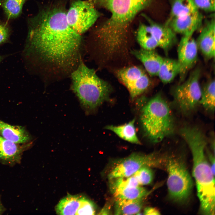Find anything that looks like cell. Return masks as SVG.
Here are the masks:
<instances>
[{"label": "cell", "instance_id": "1", "mask_svg": "<svg viewBox=\"0 0 215 215\" xmlns=\"http://www.w3.org/2000/svg\"><path fill=\"white\" fill-rule=\"evenodd\" d=\"M67 10L60 5H48L28 21L30 48L46 72L70 73L81 60V35L68 24Z\"/></svg>", "mask_w": 215, "mask_h": 215}, {"label": "cell", "instance_id": "2", "mask_svg": "<svg viewBox=\"0 0 215 215\" xmlns=\"http://www.w3.org/2000/svg\"><path fill=\"white\" fill-rule=\"evenodd\" d=\"M95 6L107 10L110 17L94 32L96 45L101 51L113 55L120 53L127 43L130 24L136 16L152 0H92Z\"/></svg>", "mask_w": 215, "mask_h": 215}, {"label": "cell", "instance_id": "3", "mask_svg": "<svg viewBox=\"0 0 215 215\" xmlns=\"http://www.w3.org/2000/svg\"><path fill=\"white\" fill-rule=\"evenodd\" d=\"M179 134L188 145L193 159V175L202 213L215 214V176L205 155L207 140L203 132L196 127H185Z\"/></svg>", "mask_w": 215, "mask_h": 215}, {"label": "cell", "instance_id": "4", "mask_svg": "<svg viewBox=\"0 0 215 215\" xmlns=\"http://www.w3.org/2000/svg\"><path fill=\"white\" fill-rule=\"evenodd\" d=\"M70 74L72 89L85 109L93 110L108 100L111 91L110 84L82 60Z\"/></svg>", "mask_w": 215, "mask_h": 215}, {"label": "cell", "instance_id": "5", "mask_svg": "<svg viewBox=\"0 0 215 215\" xmlns=\"http://www.w3.org/2000/svg\"><path fill=\"white\" fill-rule=\"evenodd\" d=\"M140 120L146 136L157 143L172 134L174 123L170 107L161 94L150 99L141 110Z\"/></svg>", "mask_w": 215, "mask_h": 215}, {"label": "cell", "instance_id": "6", "mask_svg": "<svg viewBox=\"0 0 215 215\" xmlns=\"http://www.w3.org/2000/svg\"><path fill=\"white\" fill-rule=\"evenodd\" d=\"M167 160V185L169 196L174 202L183 203L188 199L191 193L192 179L181 160L174 158Z\"/></svg>", "mask_w": 215, "mask_h": 215}, {"label": "cell", "instance_id": "7", "mask_svg": "<svg viewBox=\"0 0 215 215\" xmlns=\"http://www.w3.org/2000/svg\"><path fill=\"white\" fill-rule=\"evenodd\" d=\"M100 15L92 0H75L66 13L70 26L81 35L93 25Z\"/></svg>", "mask_w": 215, "mask_h": 215}, {"label": "cell", "instance_id": "8", "mask_svg": "<svg viewBox=\"0 0 215 215\" xmlns=\"http://www.w3.org/2000/svg\"><path fill=\"white\" fill-rule=\"evenodd\" d=\"M200 74V69L196 68L188 79L177 85L173 91L174 101L184 113L193 111L199 103L202 91L199 83Z\"/></svg>", "mask_w": 215, "mask_h": 215}, {"label": "cell", "instance_id": "9", "mask_svg": "<svg viewBox=\"0 0 215 215\" xmlns=\"http://www.w3.org/2000/svg\"><path fill=\"white\" fill-rule=\"evenodd\" d=\"M158 160L153 153L147 155L133 153L117 163L109 174L108 177L111 179L131 176L142 167L158 165Z\"/></svg>", "mask_w": 215, "mask_h": 215}, {"label": "cell", "instance_id": "10", "mask_svg": "<svg viewBox=\"0 0 215 215\" xmlns=\"http://www.w3.org/2000/svg\"><path fill=\"white\" fill-rule=\"evenodd\" d=\"M198 49L196 41L192 36H183L177 48V60L180 67L179 75L182 82L188 71L196 64Z\"/></svg>", "mask_w": 215, "mask_h": 215}, {"label": "cell", "instance_id": "11", "mask_svg": "<svg viewBox=\"0 0 215 215\" xmlns=\"http://www.w3.org/2000/svg\"><path fill=\"white\" fill-rule=\"evenodd\" d=\"M203 17L198 10L193 13L168 20L166 23L176 33L183 36H191L201 28Z\"/></svg>", "mask_w": 215, "mask_h": 215}, {"label": "cell", "instance_id": "12", "mask_svg": "<svg viewBox=\"0 0 215 215\" xmlns=\"http://www.w3.org/2000/svg\"><path fill=\"white\" fill-rule=\"evenodd\" d=\"M142 16L150 26L158 47L167 52L176 42V33L167 24L156 22L145 14H142Z\"/></svg>", "mask_w": 215, "mask_h": 215}, {"label": "cell", "instance_id": "13", "mask_svg": "<svg viewBox=\"0 0 215 215\" xmlns=\"http://www.w3.org/2000/svg\"><path fill=\"white\" fill-rule=\"evenodd\" d=\"M196 41L198 49L207 59L214 58L215 46L214 15L207 21Z\"/></svg>", "mask_w": 215, "mask_h": 215}, {"label": "cell", "instance_id": "14", "mask_svg": "<svg viewBox=\"0 0 215 215\" xmlns=\"http://www.w3.org/2000/svg\"><path fill=\"white\" fill-rule=\"evenodd\" d=\"M131 53L143 64L146 71L150 76H157L164 58L154 50L141 48L133 50Z\"/></svg>", "mask_w": 215, "mask_h": 215}, {"label": "cell", "instance_id": "15", "mask_svg": "<svg viewBox=\"0 0 215 215\" xmlns=\"http://www.w3.org/2000/svg\"><path fill=\"white\" fill-rule=\"evenodd\" d=\"M0 134L6 139L17 144L25 143L30 139L24 127L10 125L0 120Z\"/></svg>", "mask_w": 215, "mask_h": 215}, {"label": "cell", "instance_id": "16", "mask_svg": "<svg viewBox=\"0 0 215 215\" xmlns=\"http://www.w3.org/2000/svg\"><path fill=\"white\" fill-rule=\"evenodd\" d=\"M180 72V67L177 60L164 58L157 76L164 84L172 82Z\"/></svg>", "mask_w": 215, "mask_h": 215}, {"label": "cell", "instance_id": "17", "mask_svg": "<svg viewBox=\"0 0 215 215\" xmlns=\"http://www.w3.org/2000/svg\"><path fill=\"white\" fill-rule=\"evenodd\" d=\"M144 198L134 199H116L115 214H138L142 207Z\"/></svg>", "mask_w": 215, "mask_h": 215}, {"label": "cell", "instance_id": "18", "mask_svg": "<svg viewBox=\"0 0 215 215\" xmlns=\"http://www.w3.org/2000/svg\"><path fill=\"white\" fill-rule=\"evenodd\" d=\"M18 144L0 136V159L10 162L18 161L22 148Z\"/></svg>", "mask_w": 215, "mask_h": 215}, {"label": "cell", "instance_id": "19", "mask_svg": "<svg viewBox=\"0 0 215 215\" xmlns=\"http://www.w3.org/2000/svg\"><path fill=\"white\" fill-rule=\"evenodd\" d=\"M135 119L128 123L119 126L108 125L105 128L116 134L120 138L131 143L140 144L136 135L135 126Z\"/></svg>", "mask_w": 215, "mask_h": 215}, {"label": "cell", "instance_id": "20", "mask_svg": "<svg viewBox=\"0 0 215 215\" xmlns=\"http://www.w3.org/2000/svg\"><path fill=\"white\" fill-rule=\"evenodd\" d=\"M136 37L141 48L148 50H154L158 47V43L148 24L142 23L139 24Z\"/></svg>", "mask_w": 215, "mask_h": 215}, {"label": "cell", "instance_id": "21", "mask_svg": "<svg viewBox=\"0 0 215 215\" xmlns=\"http://www.w3.org/2000/svg\"><path fill=\"white\" fill-rule=\"evenodd\" d=\"M116 199H134L144 198L148 194L147 190L140 186L135 188L110 187Z\"/></svg>", "mask_w": 215, "mask_h": 215}, {"label": "cell", "instance_id": "22", "mask_svg": "<svg viewBox=\"0 0 215 215\" xmlns=\"http://www.w3.org/2000/svg\"><path fill=\"white\" fill-rule=\"evenodd\" d=\"M81 196L67 195L62 199L55 208L57 214L59 215H76L79 205Z\"/></svg>", "mask_w": 215, "mask_h": 215}, {"label": "cell", "instance_id": "23", "mask_svg": "<svg viewBox=\"0 0 215 215\" xmlns=\"http://www.w3.org/2000/svg\"><path fill=\"white\" fill-rule=\"evenodd\" d=\"M199 10L192 0H173L168 20L194 13Z\"/></svg>", "mask_w": 215, "mask_h": 215}, {"label": "cell", "instance_id": "24", "mask_svg": "<svg viewBox=\"0 0 215 215\" xmlns=\"http://www.w3.org/2000/svg\"><path fill=\"white\" fill-rule=\"evenodd\" d=\"M145 73L140 67L134 66L120 69L116 75L118 79L128 89Z\"/></svg>", "mask_w": 215, "mask_h": 215}, {"label": "cell", "instance_id": "25", "mask_svg": "<svg viewBox=\"0 0 215 215\" xmlns=\"http://www.w3.org/2000/svg\"><path fill=\"white\" fill-rule=\"evenodd\" d=\"M215 81L214 79L208 82L202 89L199 101L206 110L214 111L215 106Z\"/></svg>", "mask_w": 215, "mask_h": 215}, {"label": "cell", "instance_id": "26", "mask_svg": "<svg viewBox=\"0 0 215 215\" xmlns=\"http://www.w3.org/2000/svg\"><path fill=\"white\" fill-rule=\"evenodd\" d=\"M26 0H4L2 7L8 19L17 17L21 12L23 6Z\"/></svg>", "mask_w": 215, "mask_h": 215}, {"label": "cell", "instance_id": "27", "mask_svg": "<svg viewBox=\"0 0 215 215\" xmlns=\"http://www.w3.org/2000/svg\"><path fill=\"white\" fill-rule=\"evenodd\" d=\"M149 85V79L145 73L127 89L131 98L133 99L146 91Z\"/></svg>", "mask_w": 215, "mask_h": 215}, {"label": "cell", "instance_id": "28", "mask_svg": "<svg viewBox=\"0 0 215 215\" xmlns=\"http://www.w3.org/2000/svg\"><path fill=\"white\" fill-rule=\"evenodd\" d=\"M148 166L141 168L132 175L137 180L140 185H146L150 184L153 179L152 170Z\"/></svg>", "mask_w": 215, "mask_h": 215}, {"label": "cell", "instance_id": "29", "mask_svg": "<svg viewBox=\"0 0 215 215\" xmlns=\"http://www.w3.org/2000/svg\"><path fill=\"white\" fill-rule=\"evenodd\" d=\"M110 187H137L140 185L136 178L133 175L128 177H120L111 179Z\"/></svg>", "mask_w": 215, "mask_h": 215}, {"label": "cell", "instance_id": "30", "mask_svg": "<svg viewBox=\"0 0 215 215\" xmlns=\"http://www.w3.org/2000/svg\"><path fill=\"white\" fill-rule=\"evenodd\" d=\"M95 213L94 203L88 199L81 196L79 205L76 215H94Z\"/></svg>", "mask_w": 215, "mask_h": 215}, {"label": "cell", "instance_id": "31", "mask_svg": "<svg viewBox=\"0 0 215 215\" xmlns=\"http://www.w3.org/2000/svg\"><path fill=\"white\" fill-rule=\"evenodd\" d=\"M199 10L207 12H214L215 10V0H192Z\"/></svg>", "mask_w": 215, "mask_h": 215}, {"label": "cell", "instance_id": "32", "mask_svg": "<svg viewBox=\"0 0 215 215\" xmlns=\"http://www.w3.org/2000/svg\"><path fill=\"white\" fill-rule=\"evenodd\" d=\"M9 35V28L5 24L0 23V44L5 42Z\"/></svg>", "mask_w": 215, "mask_h": 215}, {"label": "cell", "instance_id": "33", "mask_svg": "<svg viewBox=\"0 0 215 215\" xmlns=\"http://www.w3.org/2000/svg\"><path fill=\"white\" fill-rule=\"evenodd\" d=\"M144 214L145 215H159V212L156 208L151 207L146 208L144 210Z\"/></svg>", "mask_w": 215, "mask_h": 215}, {"label": "cell", "instance_id": "34", "mask_svg": "<svg viewBox=\"0 0 215 215\" xmlns=\"http://www.w3.org/2000/svg\"><path fill=\"white\" fill-rule=\"evenodd\" d=\"M208 156L210 160V164L212 171L213 174L215 176V158L214 155L210 152H208Z\"/></svg>", "mask_w": 215, "mask_h": 215}, {"label": "cell", "instance_id": "35", "mask_svg": "<svg viewBox=\"0 0 215 215\" xmlns=\"http://www.w3.org/2000/svg\"><path fill=\"white\" fill-rule=\"evenodd\" d=\"M110 210L108 207L105 206L101 210L99 214H109Z\"/></svg>", "mask_w": 215, "mask_h": 215}, {"label": "cell", "instance_id": "36", "mask_svg": "<svg viewBox=\"0 0 215 215\" xmlns=\"http://www.w3.org/2000/svg\"><path fill=\"white\" fill-rule=\"evenodd\" d=\"M4 0H0V4L2 3Z\"/></svg>", "mask_w": 215, "mask_h": 215}, {"label": "cell", "instance_id": "37", "mask_svg": "<svg viewBox=\"0 0 215 215\" xmlns=\"http://www.w3.org/2000/svg\"><path fill=\"white\" fill-rule=\"evenodd\" d=\"M2 57L1 56H0V62H1V60H2Z\"/></svg>", "mask_w": 215, "mask_h": 215}, {"label": "cell", "instance_id": "38", "mask_svg": "<svg viewBox=\"0 0 215 215\" xmlns=\"http://www.w3.org/2000/svg\"><path fill=\"white\" fill-rule=\"evenodd\" d=\"M1 207H0V213L1 212Z\"/></svg>", "mask_w": 215, "mask_h": 215}]
</instances>
